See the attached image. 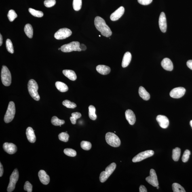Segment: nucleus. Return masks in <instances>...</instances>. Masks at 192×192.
<instances>
[{
	"instance_id": "f3484780",
	"label": "nucleus",
	"mask_w": 192,
	"mask_h": 192,
	"mask_svg": "<svg viewBox=\"0 0 192 192\" xmlns=\"http://www.w3.org/2000/svg\"><path fill=\"white\" fill-rule=\"evenodd\" d=\"M125 117L129 124L132 125L134 124L136 121V116L132 110L128 109L125 113Z\"/></svg>"
},
{
	"instance_id": "7c9ffc66",
	"label": "nucleus",
	"mask_w": 192,
	"mask_h": 192,
	"mask_svg": "<svg viewBox=\"0 0 192 192\" xmlns=\"http://www.w3.org/2000/svg\"><path fill=\"white\" fill-rule=\"evenodd\" d=\"M172 189L174 192H185V189L179 184L174 183L172 185Z\"/></svg>"
},
{
	"instance_id": "f704fd0d",
	"label": "nucleus",
	"mask_w": 192,
	"mask_h": 192,
	"mask_svg": "<svg viewBox=\"0 0 192 192\" xmlns=\"http://www.w3.org/2000/svg\"><path fill=\"white\" fill-rule=\"evenodd\" d=\"M6 46L7 51L11 54H13L14 52V48H13V43L10 39H7V40L6 41Z\"/></svg>"
},
{
	"instance_id": "a19ab883",
	"label": "nucleus",
	"mask_w": 192,
	"mask_h": 192,
	"mask_svg": "<svg viewBox=\"0 0 192 192\" xmlns=\"http://www.w3.org/2000/svg\"><path fill=\"white\" fill-rule=\"evenodd\" d=\"M56 0H45L44 2L45 7H50L54 6L56 4Z\"/></svg>"
},
{
	"instance_id": "ea45409f",
	"label": "nucleus",
	"mask_w": 192,
	"mask_h": 192,
	"mask_svg": "<svg viewBox=\"0 0 192 192\" xmlns=\"http://www.w3.org/2000/svg\"><path fill=\"white\" fill-rule=\"evenodd\" d=\"M190 155H191V152L188 150H185L182 155V161L184 163L187 162L189 158Z\"/></svg>"
},
{
	"instance_id": "5701e85b",
	"label": "nucleus",
	"mask_w": 192,
	"mask_h": 192,
	"mask_svg": "<svg viewBox=\"0 0 192 192\" xmlns=\"http://www.w3.org/2000/svg\"><path fill=\"white\" fill-rule=\"evenodd\" d=\"M63 73L67 77L68 79L72 81H75L76 80L77 77L75 71L71 70H64L62 71Z\"/></svg>"
},
{
	"instance_id": "1a4fd4ad",
	"label": "nucleus",
	"mask_w": 192,
	"mask_h": 192,
	"mask_svg": "<svg viewBox=\"0 0 192 192\" xmlns=\"http://www.w3.org/2000/svg\"><path fill=\"white\" fill-rule=\"evenodd\" d=\"M72 32L68 28H61L55 33L54 37L57 40H62L66 38L71 36Z\"/></svg>"
},
{
	"instance_id": "6ab92c4d",
	"label": "nucleus",
	"mask_w": 192,
	"mask_h": 192,
	"mask_svg": "<svg viewBox=\"0 0 192 192\" xmlns=\"http://www.w3.org/2000/svg\"><path fill=\"white\" fill-rule=\"evenodd\" d=\"M161 66L164 69L168 71H172L173 65L171 60L168 58H165L161 62Z\"/></svg>"
},
{
	"instance_id": "c85d7f7f",
	"label": "nucleus",
	"mask_w": 192,
	"mask_h": 192,
	"mask_svg": "<svg viewBox=\"0 0 192 192\" xmlns=\"http://www.w3.org/2000/svg\"><path fill=\"white\" fill-rule=\"evenodd\" d=\"M51 122L53 125L56 126H60L65 123V121L59 119L56 116H54L52 118Z\"/></svg>"
},
{
	"instance_id": "20e7f679",
	"label": "nucleus",
	"mask_w": 192,
	"mask_h": 192,
	"mask_svg": "<svg viewBox=\"0 0 192 192\" xmlns=\"http://www.w3.org/2000/svg\"><path fill=\"white\" fill-rule=\"evenodd\" d=\"M1 79L3 84L5 86H9L11 82L10 72L7 66H3L1 71Z\"/></svg>"
},
{
	"instance_id": "a878e982",
	"label": "nucleus",
	"mask_w": 192,
	"mask_h": 192,
	"mask_svg": "<svg viewBox=\"0 0 192 192\" xmlns=\"http://www.w3.org/2000/svg\"><path fill=\"white\" fill-rule=\"evenodd\" d=\"M24 31L26 35L30 39L32 38L33 35V29L31 24H26L25 26Z\"/></svg>"
},
{
	"instance_id": "bb28decb",
	"label": "nucleus",
	"mask_w": 192,
	"mask_h": 192,
	"mask_svg": "<svg viewBox=\"0 0 192 192\" xmlns=\"http://www.w3.org/2000/svg\"><path fill=\"white\" fill-rule=\"evenodd\" d=\"M96 109L94 106L91 105L89 107V116L90 119L95 120L96 119L97 116L96 114Z\"/></svg>"
},
{
	"instance_id": "4be33fe9",
	"label": "nucleus",
	"mask_w": 192,
	"mask_h": 192,
	"mask_svg": "<svg viewBox=\"0 0 192 192\" xmlns=\"http://www.w3.org/2000/svg\"><path fill=\"white\" fill-rule=\"evenodd\" d=\"M131 58L132 55L130 52H127L125 53L123 56L122 63V67L125 68L128 66L130 64Z\"/></svg>"
},
{
	"instance_id": "f8f14e48",
	"label": "nucleus",
	"mask_w": 192,
	"mask_h": 192,
	"mask_svg": "<svg viewBox=\"0 0 192 192\" xmlns=\"http://www.w3.org/2000/svg\"><path fill=\"white\" fill-rule=\"evenodd\" d=\"M185 92V89L183 87H177L171 90L170 93V96L172 98H180L184 96Z\"/></svg>"
},
{
	"instance_id": "37998d69",
	"label": "nucleus",
	"mask_w": 192,
	"mask_h": 192,
	"mask_svg": "<svg viewBox=\"0 0 192 192\" xmlns=\"http://www.w3.org/2000/svg\"><path fill=\"white\" fill-rule=\"evenodd\" d=\"M138 2L142 5H148L151 4L153 0H137Z\"/></svg>"
},
{
	"instance_id": "de8ad7c7",
	"label": "nucleus",
	"mask_w": 192,
	"mask_h": 192,
	"mask_svg": "<svg viewBox=\"0 0 192 192\" xmlns=\"http://www.w3.org/2000/svg\"><path fill=\"white\" fill-rule=\"evenodd\" d=\"M79 48L81 49V51L86 50L87 48L86 46L83 44H80Z\"/></svg>"
},
{
	"instance_id": "6e6552de",
	"label": "nucleus",
	"mask_w": 192,
	"mask_h": 192,
	"mask_svg": "<svg viewBox=\"0 0 192 192\" xmlns=\"http://www.w3.org/2000/svg\"><path fill=\"white\" fill-rule=\"evenodd\" d=\"M19 178V174L18 170L15 169L11 174L10 178V182L7 188V191L12 192L15 189L16 184Z\"/></svg>"
},
{
	"instance_id": "39448f33",
	"label": "nucleus",
	"mask_w": 192,
	"mask_h": 192,
	"mask_svg": "<svg viewBox=\"0 0 192 192\" xmlns=\"http://www.w3.org/2000/svg\"><path fill=\"white\" fill-rule=\"evenodd\" d=\"M16 107L13 102H9L8 108L4 117V121L6 123H8L14 119L16 114Z\"/></svg>"
},
{
	"instance_id": "aec40b11",
	"label": "nucleus",
	"mask_w": 192,
	"mask_h": 192,
	"mask_svg": "<svg viewBox=\"0 0 192 192\" xmlns=\"http://www.w3.org/2000/svg\"><path fill=\"white\" fill-rule=\"evenodd\" d=\"M26 135L28 141L31 143H35L36 140V137L33 128L31 127H28L26 129Z\"/></svg>"
},
{
	"instance_id": "0eeeda50",
	"label": "nucleus",
	"mask_w": 192,
	"mask_h": 192,
	"mask_svg": "<svg viewBox=\"0 0 192 192\" xmlns=\"http://www.w3.org/2000/svg\"><path fill=\"white\" fill-rule=\"evenodd\" d=\"M80 43L79 42L73 41L72 42L62 46L61 50L64 52H69L73 51H81L79 48Z\"/></svg>"
},
{
	"instance_id": "393cba45",
	"label": "nucleus",
	"mask_w": 192,
	"mask_h": 192,
	"mask_svg": "<svg viewBox=\"0 0 192 192\" xmlns=\"http://www.w3.org/2000/svg\"><path fill=\"white\" fill-rule=\"evenodd\" d=\"M55 85H56V88L61 92H67L68 90L67 85L65 83L61 82V81H57L55 83Z\"/></svg>"
},
{
	"instance_id": "864d4df0",
	"label": "nucleus",
	"mask_w": 192,
	"mask_h": 192,
	"mask_svg": "<svg viewBox=\"0 0 192 192\" xmlns=\"http://www.w3.org/2000/svg\"><path fill=\"white\" fill-rule=\"evenodd\" d=\"M99 37H101L100 35H99Z\"/></svg>"
},
{
	"instance_id": "473e14b6",
	"label": "nucleus",
	"mask_w": 192,
	"mask_h": 192,
	"mask_svg": "<svg viewBox=\"0 0 192 192\" xmlns=\"http://www.w3.org/2000/svg\"><path fill=\"white\" fill-rule=\"evenodd\" d=\"M28 11L30 14L34 16L41 18L43 16V13L41 11L36 10L35 9L31 8L28 9Z\"/></svg>"
},
{
	"instance_id": "e433bc0d",
	"label": "nucleus",
	"mask_w": 192,
	"mask_h": 192,
	"mask_svg": "<svg viewBox=\"0 0 192 192\" xmlns=\"http://www.w3.org/2000/svg\"><path fill=\"white\" fill-rule=\"evenodd\" d=\"M81 147L85 151H89L92 148V144L90 142L86 141H82L81 143Z\"/></svg>"
},
{
	"instance_id": "a211bd4d",
	"label": "nucleus",
	"mask_w": 192,
	"mask_h": 192,
	"mask_svg": "<svg viewBox=\"0 0 192 192\" xmlns=\"http://www.w3.org/2000/svg\"><path fill=\"white\" fill-rule=\"evenodd\" d=\"M38 176L42 183L45 185L49 184L50 181V178L44 170H40L38 173Z\"/></svg>"
},
{
	"instance_id": "a18cd8bd",
	"label": "nucleus",
	"mask_w": 192,
	"mask_h": 192,
	"mask_svg": "<svg viewBox=\"0 0 192 192\" xmlns=\"http://www.w3.org/2000/svg\"><path fill=\"white\" fill-rule=\"evenodd\" d=\"M187 64L188 67L192 70V60L188 61Z\"/></svg>"
},
{
	"instance_id": "49530a36",
	"label": "nucleus",
	"mask_w": 192,
	"mask_h": 192,
	"mask_svg": "<svg viewBox=\"0 0 192 192\" xmlns=\"http://www.w3.org/2000/svg\"><path fill=\"white\" fill-rule=\"evenodd\" d=\"M4 170L3 165L1 163H0V177L2 176L3 174Z\"/></svg>"
},
{
	"instance_id": "c9c22d12",
	"label": "nucleus",
	"mask_w": 192,
	"mask_h": 192,
	"mask_svg": "<svg viewBox=\"0 0 192 192\" xmlns=\"http://www.w3.org/2000/svg\"><path fill=\"white\" fill-rule=\"evenodd\" d=\"M62 104L64 106L68 108L74 109L77 107L76 104L73 102H72L68 100H65L62 102Z\"/></svg>"
},
{
	"instance_id": "09e8293b",
	"label": "nucleus",
	"mask_w": 192,
	"mask_h": 192,
	"mask_svg": "<svg viewBox=\"0 0 192 192\" xmlns=\"http://www.w3.org/2000/svg\"><path fill=\"white\" fill-rule=\"evenodd\" d=\"M3 43V37L1 34H0V46H1Z\"/></svg>"
},
{
	"instance_id": "9d476101",
	"label": "nucleus",
	"mask_w": 192,
	"mask_h": 192,
	"mask_svg": "<svg viewBox=\"0 0 192 192\" xmlns=\"http://www.w3.org/2000/svg\"><path fill=\"white\" fill-rule=\"evenodd\" d=\"M154 154V152L152 150H147L138 154L133 158L132 161L134 163L140 162L148 158L152 157Z\"/></svg>"
},
{
	"instance_id": "4c0bfd02",
	"label": "nucleus",
	"mask_w": 192,
	"mask_h": 192,
	"mask_svg": "<svg viewBox=\"0 0 192 192\" xmlns=\"http://www.w3.org/2000/svg\"><path fill=\"white\" fill-rule=\"evenodd\" d=\"M58 138L61 141L66 142L69 140V135L66 132H63L59 134Z\"/></svg>"
},
{
	"instance_id": "c756f323",
	"label": "nucleus",
	"mask_w": 192,
	"mask_h": 192,
	"mask_svg": "<svg viewBox=\"0 0 192 192\" xmlns=\"http://www.w3.org/2000/svg\"><path fill=\"white\" fill-rule=\"evenodd\" d=\"M81 117V114L79 112H75V113H72V117L70 118L72 124H75L77 120L80 118Z\"/></svg>"
},
{
	"instance_id": "7ed1b4c3",
	"label": "nucleus",
	"mask_w": 192,
	"mask_h": 192,
	"mask_svg": "<svg viewBox=\"0 0 192 192\" xmlns=\"http://www.w3.org/2000/svg\"><path fill=\"white\" fill-rule=\"evenodd\" d=\"M105 140L107 143L112 147H117L120 145V139L117 135L113 133L109 132L106 133Z\"/></svg>"
},
{
	"instance_id": "2eb2a0df",
	"label": "nucleus",
	"mask_w": 192,
	"mask_h": 192,
	"mask_svg": "<svg viewBox=\"0 0 192 192\" xmlns=\"http://www.w3.org/2000/svg\"><path fill=\"white\" fill-rule=\"evenodd\" d=\"M3 148L5 152L10 155L16 153L17 150V147L15 144L7 142L4 143Z\"/></svg>"
},
{
	"instance_id": "603ef678",
	"label": "nucleus",
	"mask_w": 192,
	"mask_h": 192,
	"mask_svg": "<svg viewBox=\"0 0 192 192\" xmlns=\"http://www.w3.org/2000/svg\"><path fill=\"white\" fill-rule=\"evenodd\" d=\"M60 49H61V48H59V49H58V50H60Z\"/></svg>"
},
{
	"instance_id": "8fccbe9b",
	"label": "nucleus",
	"mask_w": 192,
	"mask_h": 192,
	"mask_svg": "<svg viewBox=\"0 0 192 192\" xmlns=\"http://www.w3.org/2000/svg\"><path fill=\"white\" fill-rule=\"evenodd\" d=\"M190 125H191V127L192 128V120L190 121Z\"/></svg>"
},
{
	"instance_id": "b1692460",
	"label": "nucleus",
	"mask_w": 192,
	"mask_h": 192,
	"mask_svg": "<svg viewBox=\"0 0 192 192\" xmlns=\"http://www.w3.org/2000/svg\"><path fill=\"white\" fill-rule=\"evenodd\" d=\"M138 93L140 97L144 100L147 101L149 99L150 94L143 87L141 86L140 87Z\"/></svg>"
},
{
	"instance_id": "4468645a",
	"label": "nucleus",
	"mask_w": 192,
	"mask_h": 192,
	"mask_svg": "<svg viewBox=\"0 0 192 192\" xmlns=\"http://www.w3.org/2000/svg\"><path fill=\"white\" fill-rule=\"evenodd\" d=\"M125 12V8L123 7H120L117 9L115 12L111 14L110 18L113 21L119 20L123 16Z\"/></svg>"
},
{
	"instance_id": "3c124183",
	"label": "nucleus",
	"mask_w": 192,
	"mask_h": 192,
	"mask_svg": "<svg viewBox=\"0 0 192 192\" xmlns=\"http://www.w3.org/2000/svg\"><path fill=\"white\" fill-rule=\"evenodd\" d=\"M157 187V189H159V187H158V186H157V187Z\"/></svg>"
},
{
	"instance_id": "412c9836",
	"label": "nucleus",
	"mask_w": 192,
	"mask_h": 192,
	"mask_svg": "<svg viewBox=\"0 0 192 192\" xmlns=\"http://www.w3.org/2000/svg\"><path fill=\"white\" fill-rule=\"evenodd\" d=\"M96 71L102 75H107L111 72V69L109 66L104 65H99L96 66Z\"/></svg>"
},
{
	"instance_id": "dca6fc26",
	"label": "nucleus",
	"mask_w": 192,
	"mask_h": 192,
	"mask_svg": "<svg viewBox=\"0 0 192 192\" xmlns=\"http://www.w3.org/2000/svg\"><path fill=\"white\" fill-rule=\"evenodd\" d=\"M156 120L161 128H166L168 127L169 120L168 118L165 116L159 115L157 117Z\"/></svg>"
},
{
	"instance_id": "9b49d317",
	"label": "nucleus",
	"mask_w": 192,
	"mask_h": 192,
	"mask_svg": "<svg viewBox=\"0 0 192 192\" xmlns=\"http://www.w3.org/2000/svg\"><path fill=\"white\" fill-rule=\"evenodd\" d=\"M146 179L148 183L154 187H157L159 185L157 174L153 169L150 170V176L146 178Z\"/></svg>"
},
{
	"instance_id": "cd10ccee",
	"label": "nucleus",
	"mask_w": 192,
	"mask_h": 192,
	"mask_svg": "<svg viewBox=\"0 0 192 192\" xmlns=\"http://www.w3.org/2000/svg\"><path fill=\"white\" fill-rule=\"evenodd\" d=\"M181 154V150L179 148L177 147L173 149L172 158L175 161H178L180 158Z\"/></svg>"
},
{
	"instance_id": "58836bf2",
	"label": "nucleus",
	"mask_w": 192,
	"mask_h": 192,
	"mask_svg": "<svg viewBox=\"0 0 192 192\" xmlns=\"http://www.w3.org/2000/svg\"><path fill=\"white\" fill-rule=\"evenodd\" d=\"M7 16L9 21L11 22H13L18 16L16 12L12 9L9 11Z\"/></svg>"
},
{
	"instance_id": "f03ea898",
	"label": "nucleus",
	"mask_w": 192,
	"mask_h": 192,
	"mask_svg": "<svg viewBox=\"0 0 192 192\" xmlns=\"http://www.w3.org/2000/svg\"><path fill=\"white\" fill-rule=\"evenodd\" d=\"M28 89L30 96L34 100L39 101L40 96L38 92V85L36 81L33 79H30L28 83Z\"/></svg>"
},
{
	"instance_id": "423d86ee",
	"label": "nucleus",
	"mask_w": 192,
	"mask_h": 192,
	"mask_svg": "<svg viewBox=\"0 0 192 192\" xmlns=\"http://www.w3.org/2000/svg\"><path fill=\"white\" fill-rule=\"evenodd\" d=\"M117 165L115 163H112L106 167L105 171H103L100 174L99 179L101 182H104L108 179L115 170Z\"/></svg>"
},
{
	"instance_id": "79ce46f5",
	"label": "nucleus",
	"mask_w": 192,
	"mask_h": 192,
	"mask_svg": "<svg viewBox=\"0 0 192 192\" xmlns=\"http://www.w3.org/2000/svg\"><path fill=\"white\" fill-rule=\"evenodd\" d=\"M24 190L28 192H31L33 191V186L30 182H26L24 186Z\"/></svg>"
},
{
	"instance_id": "c03bdc74",
	"label": "nucleus",
	"mask_w": 192,
	"mask_h": 192,
	"mask_svg": "<svg viewBox=\"0 0 192 192\" xmlns=\"http://www.w3.org/2000/svg\"><path fill=\"white\" fill-rule=\"evenodd\" d=\"M140 192H147V190L146 188L144 185H141L140 186L139 188Z\"/></svg>"
},
{
	"instance_id": "72a5a7b5",
	"label": "nucleus",
	"mask_w": 192,
	"mask_h": 192,
	"mask_svg": "<svg viewBox=\"0 0 192 192\" xmlns=\"http://www.w3.org/2000/svg\"><path fill=\"white\" fill-rule=\"evenodd\" d=\"M64 153L66 155L71 157H75L77 155L75 150L71 148H66L64 150Z\"/></svg>"
},
{
	"instance_id": "f257e3e1",
	"label": "nucleus",
	"mask_w": 192,
	"mask_h": 192,
	"mask_svg": "<svg viewBox=\"0 0 192 192\" xmlns=\"http://www.w3.org/2000/svg\"><path fill=\"white\" fill-rule=\"evenodd\" d=\"M94 24L96 29L104 37H109L112 35L111 30L101 17L98 16L96 17L94 20Z\"/></svg>"
},
{
	"instance_id": "ddd939ff",
	"label": "nucleus",
	"mask_w": 192,
	"mask_h": 192,
	"mask_svg": "<svg viewBox=\"0 0 192 192\" xmlns=\"http://www.w3.org/2000/svg\"><path fill=\"white\" fill-rule=\"evenodd\" d=\"M159 24L161 31L165 33L167 29V23L166 16L164 12H161L160 15Z\"/></svg>"
},
{
	"instance_id": "2f4dec72",
	"label": "nucleus",
	"mask_w": 192,
	"mask_h": 192,
	"mask_svg": "<svg viewBox=\"0 0 192 192\" xmlns=\"http://www.w3.org/2000/svg\"><path fill=\"white\" fill-rule=\"evenodd\" d=\"M73 6L74 10H79L82 6V0H73Z\"/></svg>"
}]
</instances>
